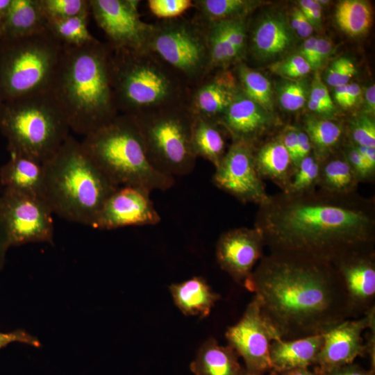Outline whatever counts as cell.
Returning <instances> with one entry per match:
<instances>
[{"label":"cell","instance_id":"obj_1","mask_svg":"<svg viewBox=\"0 0 375 375\" xmlns=\"http://www.w3.org/2000/svg\"><path fill=\"white\" fill-rule=\"evenodd\" d=\"M269 253L306 256L335 264L374 250L375 202L353 192L318 188L270 195L259 206L254 226Z\"/></svg>","mask_w":375,"mask_h":375},{"label":"cell","instance_id":"obj_2","mask_svg":"<svg viewBox=\"0 0 375 375\" xmlns=\"http://www.w3.org/2000/svg\"><path fill=\"white\" fill-rule=\"evenodd\" d=\"M243 286L255 294L263 317L283 340L322 334L352 319L343 283L331 262L269 253Z\"/></svg>","mask_w":375,"mask_h":375},{"label":"cell","instance_id":"obj_3","mask_svg":"<svg viewBox=\"0 0 375 375\" xmlns=\"http://www.w3.org/2000/svg\"><path fill=\"white\" fill-rule=\"evenodd\" d=\"M110 48L97 40L82 47L63 45L48 92L70 130L86 135L116 117L110 76Z\"/></svg>","mask_w":375,"mask_h":375},{"label":"cell","instance_id":"obj_4","mask_svg":"<svg viewBox=\"0 0 375 375\" xmlns=\"http://www.w3.org/2000/svg\"><path fill=\"white\" fill-rule=\"evenodd\" d=\"M43 165L44 198L53 214L69 222L91 226L106 200L118 188L72 135Z\"/></svg>","mask_w":375,"mask_h":375},{"label":"cell","instance_id":"obj_5","mask_svg":"<svg viewBox=\"0 0 375 375\" xmlns=\"http://www.w3.org/2000/svg\"><path fill=\"white\" fill-rule=\"evenodd\" d=\"M110 66L115 103L120 114L137 117L188 103L190 86L147 49L110 48Z\"/></svg>","mask_w":375,"mask_h":375},{"label":"cell","instance_id":"obj_6","mask_svg":"<svg viewBox=\"0 0 375 375\" xmlns=\"http://www.w3.org/2000/svg\"><path fill=\"white\" fill-rule=\"evenodd\" d=\"M89 158L116 186H138L151 192L171 188L175 179L150 163L138 125L119 113L86 135L81 142Z\"/></svg>","mask_w":375,"mask_h":375},{"label":"cell","instance_id":"obj_7","mask_svg":"<svg viewBox=\"0 0 375 375\" xmlns=\"http://www.w3.org/2000/svg\"><path fill=\"white\" fill-rule=\"evenodd\" d=\"M69 130L48 92L0 102V131L10 153L44 163L58 150Z\"/></svg>","mask_w":375,"mask_h":375},{"label":"cell","instance_id":"obj_8","mask_svg":"<svg viewBox=\"0 0 375 375\" xmlns=\"http://www.w3.org/2000/svg\"><path fill=\"white\" fill-rule=\"evenodd\" d=\"M62 49L48 30L0 41V102L47 92Z\"/></svg>","mask_w":375,"mask_h":375},{"label":"cell","instance_id":"obj_9","mask_svg":"<svg viewBox=\"0 0 375 375\" xmlns=\"http://www.w3.org/2000/svg\"><path fill=\"white\" fill-rule=\"evenodd\" d=\"M133 117L147 158L156 169L174 178L193 170L197 158L192 146L194 117L188 103Z\"/></svg>","mask_w":375,"mask_h":375},{"label":"cell","instance_id":"obj_10","mask_svg":"<svg viewBox=\"0 0 375 375\" xmlns=\"http://www.w3.org/2000/svg\"><path fill=\"white\" fill-rule=\"evenodd\" d=\"M145 49L171 67L190 88L211 72L206 25L197 15L152 24Z\"/></svg>","mask_w":375,"mask_h":375},{"label":"cell","instance_id":"obj_11","mask_svg":"<svg viewBox=\"0 0 375 375\" xmlns=\"http://www.w3.org/2000/svg\"><path fill=\"white\" fill-rule=\"evenodd\" d=\"M53 214L43 198L5 188L0 194V224L10 247L51 243Z\"/></svg>","mask_w":375,"mask_h":375},{"label":"cell","instance_id":"obj_12","mask_svg":"<svg viewBox=\"0 0 375 375\" xmlns=\"http://www.w3.org/2000/svg\"><path fill=\"white\" fill-rule=\"evenodd\" d=\"M256 147L243 142H233L212 176L215 185L244 203L258 206L269 198L263 180L256 169Z\"/></svg>","mask_w":375,"mask_h":375},{"label":"cell","instance_id":"obj_13","mask_svg":"<svg viewBox=\"0 0 375 375\" xmlns=\"http://www.w3.org/2000/svg\"><path fill=\"white\" fill-rule=\"evenodd\" d=\"M90 14L113 49L140 50L146 48L152 24L140 16L138 0H89Z\"/></svg>","mask_w":375,"mask_h":375},{"label":"cell","instance_id":"obj_14","mask_svg":"<svg viewBox=\"0 0 375 375\" xmlns=\"http://www.w3.org/2000/svg\"><path fill=\"white\" fill-rule=\"evenodd\" d=\"M228 344L243 359L247 372H272L269 349L279 338L263 317L260 303L254 295L240 319L225 333Z\"/></svg>","mask_w":375,"mask_h":375},{"label":"cell","instance_id":"obj_15","mask_svg":"<svg viewBox=\"0 0 375 375\" xmlns=\"http://www.w3.org/2000/svg\"><path fill=\"white\" fill-rule=\"evenodd\" d=\"M147 189L131 185L118 187L106 200L91 227L112 230L131 226L156 225L160 216Z\"/></svg>","mask_w":375,"mask_h":375},{"label":"cell","instance_id":"obj_16","mask_svg":"<svg viewBox=\"0 0 375 375\" xmlns=\"http://www.w3.org/2000/svg\"><path fill=\"white\" fill-rule=\"evenodd\" d=\"M375 321V309L366 315L346 319L322 333L323 344L314 364L319 374L353 363L364 356L365 346L362 333Z\"/></svg>","mask_w":375,"mask_h":375},{"label":"cell","instance_id":"obj_17","mask_svg":"<svg viewBox=\"0 0 375 375\" xmlns=\"http://www.w3.org/2000/svg\"><path fill=\"white\" fill-rule=\"evenodd\" d=\"M265 247L263 238L255 227L231 229L217 242V261L236 283L244 285L263 257Z\"/></svg>","mask_w":375,"mask_h":375},{"label":"cell","instance_id":"obj_18","mask_svg":"<svg viewBox=\"0 0 375 375\" xmlns=\"http://www.w3.org/2000/svg\"><path fill=\"white\" fill-rule=\"evenodd\" d=\"M333 265L343 283L351 318L374 309L375 250L350 255Z\"/></svg>","mask_w":375,"mask_h":375},{"label":"cell","instance_id":"obj_19","mask_svg":"<svg viewBox=\"0 0 375 375\" xmlns=\"http://www.w3.org/2000/svg\"><path fill=\"white\" fill-rule=\"evenodd\" d=\"M218 123L231 135L233 142H243L255 147L262 138L279 125L272 112L249 99L241 90Z\"/></svg>","mask_w":375,"mask_h":375},{"label":"cell","instance_id":"obj_20","mask_svg":"<svg viewBox=\"0 0 375 375\" xmlns=\"http://www.w3.org/2000/svg\"><path fill=\"white\" fill-rule=\"evenodd\" d=\"M240 92L238 81L230 71H212L191 88L188 106L194 117L218 123Z\"/></svg>","mask_w":375,"mask_h":375},{"label":"cell","instance_id":"obj_21","mask_svg":"<svg viewBox=\"0 0 375 375\" xmlns=\"http://www.w3.org/2000/svg\"><path fill=\"white\" fill-rule=\"evenodd\" d=\"M322 344V334L295 340H272L269 349L272 373L278 374L294 369L312 367Z\"/></svg>","mask_w":375,"mask_h":375},{"label":"cell","instance_id":"obj_22","mask_svg":"<svg viewBox=\"0 0 375 375\" xmlns=\"http://www.w3.org/2000/svg\"><path fill=\"white\" fill-rule=\"evenodd\" d=\"M292 31L283 16L267 15L253 27L249 50L258 60H267L276 56L292 44L294 38Z\"/></svg>","mask_w":375,"mask_h":375},{"label":"cell","instance_id":"obj_23","mask_svg":"<svg viewBox=\"0 0 375 375\" xmlns=\"http://www.w3.org/2000/svg\"><path fill=\"white\" fill-rule=\"evenodd\" d=\"M10 154L9 160L0 169L1 184L5 189L44 199L43 163L24 156Z\"/></svg>","mask_w":375,"mask_h":375},{"label":"cell","instance_id":"obj_24","mask_svg":"<svg viewBox=\"0 0 375 375\" xmlns=\"http://www.w3.org/2000/svg\"><path fill=\"white\" fill-rule=\"evenodd\" d=\"M47 30V19L40 0H12L0 26V41L26 38Z\"/></svg>","mask_w":375,"mask_h":375},{"label":"cell","instance_id":"obj_25","mask_svg":"<svg viewBox=\"0 0 375 375\" xmlns=\"http://www.w3.org/2000/svg\"><path fill=\"white\" fill-rule=\"evenodd\" d=\"M255 163L262 179L274 183L282 192L288 188L295 171L279 135L255 149Z\"/></svg>","mask_w":375,"mask_h":375},{"label":"cell","instance_id":"obj_26","mask_svg":"<svg viewBox=\"0 0 375 375\" xmlns=\"http://www.w3.org/2000/svg\"><path fill=\"white\" fill-rule=\"evenodd\" d=\"M169 290L176 306L186 316L207 317L220 298L199 276L174 283Z\"/></svg>","mask_w":375,"mask_h":375},{"label":"cell","instance_id":"obj_27","mask_svg":"<svg viewBox=\"0 0 375 375\" xmlns=\"http://www.w3.org/2000/svg\"><path fill=\"white\" fill-rule=\"evenodd\" d=\"M190 368L195 375H244L246 370L228 344L220 345L210 338L199 348Z\"/></svg>","mask_w":375,"mask_h":375},{"label":"cell","instance_id":"obj_28","mask_svg":"<svg viewBox=\"0 0 375 375\" xmlns=\"http://www.w3.org/2000/svg\"><path fill=\"white\" fill-rule=\"evenodd\" d=\"M335 152L320 160L317 188L336 194H350L357 192L358 181L342 151Z\"/></svg>","mask_w":375,"mask_h":375},{"label":"cell","instance_id":"obj_29","mask_svg":"<svg viewBox=\"0 0 375 375\" xmlns=\"http://www.w3.org/2000/svg\"><path fill=\"white\" fill-rule=\"evenodd\" d=\"M192 146L197 158L201 157L217 167L226 153L221 125L214 121L194 117Z\"/></svg>","mask_w":375,"mask_h":375},{"label":"cell","instance_id":"obj_30","mask_svg":"<svg viewBox=\"0 0 375 375\" xmlns=\"http://www.w3.org/2000/svg\"><path fill=\"white\" fill-rule=\"evenodd\" d=\"M301 127L310 140L313 153L320 160L335 152L342 139V126L330 119L309 115L303 119Z\"/></svg>","mask_w":375,"mask_h":375},{"label":"cell","instance_id":"obj_31","mask_svg":"<svg viewBox=\"0 0 375 375\" xmlns=\"http://www.w3.org/2000/svg\"><path fill=\"white\" fill-rule=\"evenodd\" d=\"M251 0H194L197 16L204 22L244 19L260 4Z\"/></svg>","mask_w":375,"mask_h":375},{"label":"cell","instance_id":"obj_32","mask_svg":"<svg viewBox=\"0 0 375 375\" xmlns=\"http://www.w3.org/2000/svg\"><path fill=\"white\" fill-rule=\"evenodd\" d=\"M241 92L265 110L272 113L273 92L269 81L260 72L240 62L235 67Z\"/></svg>","mask_w":375,"mask_h":375},{"label":"cell","instance_id":"obj_33","mask_svg":"<svg viewBox=\"0 0 375 375\" xmlns=\"http://www.w3.org/2000/svg\"><path fill=\"white\" fill-rule=\"evenodd\" d=\"M335 21L338 26L351 36L365 34L371 26L372 12L370 5L362 0H344L337 5Z\"/></svg>","mask_w":375,"mask_h":375},{"label":"cell","instance_id":"obj_34","mask_svg":"<svg viewBox=\"0 0 375 375\" xmlns=\"http://www.w3.org/2000/svg\"><path fill=\"white\" fill-rule=\"evenodd\" d=\"M89 15L47 19V29L62 45L82 47L97 40L88 28Z\"/></svg>","mask_w":375,"mask_h":375},{"label":"cell","instance_id":"obj_35","mask_svg":"<svg viewBox=\"0 0 375 375\" xmlns=\"http://www.w3.org/2000/svg\"><path fill=\"white\" fill-rule=\"evenodd\" d=\"M320 160L312 151L301 160L288 188L283 192L297 194L315 190L317 187Z\"/></svg>","mask_w":375,"mask_h":375},{"label":"cell","instance_id":"obj_36","mask_svg":"<svg viewBox=\"0 0 375 375\" xmlns=\"http://www.w3.org/2000/svg\"><path fill=\"white\" fill-rule=\"evenodd\" d=\"M40 3L47 19L90 14L89 0H40Z\"/></svg>","mask_w":375,"mask_h":375},{"label":"cell","instance_id":"obj_37","mask_svg":"<svg viewBox=\"0 0 375 375\" xmlns=\"http://www.w3.org/2000/svg\"><path fill=\"white\" fill-rule=\"evenodd\" d=\"M351 142L375 149V122L372 116L360 114L349 123Z\"/></svg>","mask_w":375,"mask_h":375},{"label":"cell","instance_id":"obj_38","mask_svg":"<svg viewBox=\"0 0 375 375\" xmlns=\"http://www.w3.org/2000/svg\"><path fill=\"white\" fill-rule=\"evenodd\" d=\"M308 97V88L300 81H290L281 85L279 90V101L288 111H297L301 108Z\"/></svg>","mask_w":375,"mask_h":375},{"label":"cell","instance_id":"obj_39","mask_svg":"<svg viewBox=\"0 0 375 375\" xmlns=\"http://www.w3.org/2000/svg\"><path fill=\"white\" fill-rule=\"evenodd\" d=\"M147 5L151 13L161 20L181 17L194 7L192 0H149Z\"/></svg>","mask_w":375,"mask_h":375},{"label":"cell","instance_id":"obj_40","mask_svg":"<svg viewBox=\"0 0 375 375\" xmlns=\"http://www.w3.org/2000/svg\"><path fill=\"white\" fill-rule=\"evenodd\" d=\"M356 72V67L351 59L340 57L330 65L325 79L329 85L335 88L348 84Z\"/></svg>","mask_w":375,"mask_h":375},{"label":"cell","instance_id":"obj_41","mask_svg":"<svg viewBox=\"0 0 375 375\" xmlns=\"http://www.w3.org/2000/svg\"><path fill=\"white\" fill-rule=\"evenodd\" d=\"M342 151L358 183L372 181L374 179L375 170L369 166L353 144L349 142Z\"/></svg>","mask_w":375,"mask_h":375},{"label":"cell","instance_id":"obj_42","mask_svg":"<svg viewBox=\"0 0 375 375\" xmlns=\"http://www.w3.org/2000/svg\"><path fill=\"white\" fill-rule=\"evenodd\" d=\"M270 69L283 77L297 78L308 74L312 69L308 62L297 54L272 65Z\"/></svg>","mask_w":375,"mask_h":375},{"label":"cell","instance_id":"obj_43","mask_svg":"<svg viewBox=\"0 0 375 375\" xmlns=\"http://www.w3.org/2000/svg\"><path fill=\"white\" fill-rule=\"evenodd\" d=\"M308 97L323 105L335 115L336 109L335 108L334 103L326 85L322 81L319 72L315 74Z\"/></svg>","mask_w":375,"mask_h":375},{"label":"cell","instance_id":"obj_44","mask_svg":"<svg viewBox=\"0 0 375 375\" xmlns=\"http://www.w3.org/2000/svg\"><path fill=\"white\" fill-rule=\"evenodd\" d=\"M278 135L284 147L289 153L296 169L299 165L297 126L287 125Z\"/></svg>","mask_w":375,"mask_h":375},{"label":"cell","instance_id":"obj_45","mask_svg":"<svg viewBox=\"0 0 375 375\" xmlns=\"http://www.w3.org/2000/svg\"><path fill=\"white\" fill-rule=\"evenodd\" d=\"M290 27L299 36L308 38L313 32V27L299 8H294L291 15Z\"/></svg>","mask_w":375,"mask_h":375},{"label":"cell","instance_id":"obj_46","mask_svg":"<svg viewBox=\"0 0 375 375\" xmlns=\"http://www.w3.org/2000/svg\"><path fill=\"white\" fill-rule=\"evenodd\" d=\"M12 342H20L36 347L40 346V342L35 337L24 331L17 330L9 333L0 332V348Z\"/></svg>","mask_w":375,"mask_h":375},{"label":"cell","instance_id":"obj_47","mask_svg":"<svg viewBox=\"0 0 375 375\" xmlns=\"http://www.w3.org/2000/svg\"><path fill=\"white\" fill-rule=\"evenodd\" d=\"M299 9L313 28H319L322 23V6L315 0L299 1Z\"/></svg>","mask_w":375,"mask_h":375},{"label":"cell","instance_id":"obj_48","mask_svg":"<svg viewBox=\"0 0 375 375\" xmlns=\"http://www.w3.org/2000/svg\"><path fill=\"white\" fill-rule=\"evenodd\" d=\"M317 38L310 37L303 42L300 55L308 62L311 69H318L317 60Z\"/></svg>","mask_w":375,"mask_h":375},{"label":"cell","instance_id":"obj_49","mask_svg":"<svg viewBox=\"0 0 375 375\" xmlns=\"http://www.w3.org/2000/svg\"><path fill=\"white\" fill-rule=\"evenodd\" d=\"M319 374V373H318ZM375 372L365 369L358 365L351 363L342 367L320 373V375H374Z\"/></svg>","mask_w":375,"mask_h":375},{"label":"cell","instance_id":"obj_50","mask_svg":"<svg viewBox=\"0 0 375 375\" xmlns=\"http://www.w3.org/2000/svg\"><path fill=\"white\" fill-rule=\"evenodd\" d=\"M298 138V160L299 164L302 159L309 156L312 152V147L310 140L302 128L301 126H297Z\"/></svg>","mask_w":375,"mask_h":375},{"label":"cell","instance_id":"obj_51","mask_svg":"<svg viewBox=\"0 0 375 375\" xmlns=\"http://www.w3.org/2000/svg\"><path fill=\"white\" fill-rule=\"evenodd\" d=\"M333 49V46L331 40L324 38H317V60L318 69L331 55Z\"/></svg>","mask_w":375,"mask_h":375},{"label":"cell","instance_id":"obj_52","mask_svg":"<svg viewBox=\"0 0 375 375\" xmlns=\"http://www.w3.org/2000/svg\"><path fill=\"white\" fill-rule=\"evenodd\" d=\"M368 329L367 341L365 343V353L370 360V370L375 372V321L367 328Z\"/></svg>","mask_w":375,"mask_h":375},{"label":"cell","instance_id":"obj_53","mask_svg":"<svg viewBox=\"0 0 375 375\" xmlns=\"http://www.w3.org/2000/svg\"><path fill=\"white\" fill-rule=\"evenodd\" d=\"M361 92L358 84L349 83L347 85V96L344 108H351L356 105L360 99Z\"/></svg>","mask_w":375,"mask_h":375},{"label":"cell","instance_id":"obj_54","mask_svg":"<svg viewBox=\"0 0 375 375\" xmlns=\"http://www.w3.org/2000/svg\"><path fill=\"white\" fill-rule=\"evenodd\" d=\"M364 112L374 117L375 113V86L370 85L365 91L364 96Z\"/></svg>","mask_w":375,"mask_h":375},{"label":"cell","instance_id":"obj_55","mask_svg":"<svg viewBox=\"0 0 375 375\" xmlns=\"http://www.w3.org/2000/svg\"><path fill=\"white\" fill-rule=\"evenodd\" d=\"M354 146L366 160L369 166L375 170V149L356 144Z\"/></svg>","mask_w":375,"mask_h":375},{"label":"cell","instance_id":"obj_56","mask_svg":"<svg viewBox=\"0 0 375 375\" xmlns=\"http://www.w3.org/2000/svg\"><path fill=\"white\" fill-rule=\"evenodd\" d=\"M10 247L6 235L0 224V270L3 267L6 255Z\"/></svg>","mask_w":375,"mask_h":375},{"label":"cell","instance_id":"obj_57","mask_svg":"<svg viewBox=\"0 0 375 375\" xmlns=\"http://www.w3.org/2000/svg\"><path fill=\"white\" fill-rule=\"evenodd\" d=\"M347 85L335 87L334 90V99L338 104L343 108L347 96Z\"/></svg>","mask_w":375,"mask_h":375},{"label":"cell","instance_id":"obj_58","mask_svg":"<svg viewBox=\"0 0 375 375\" xmlns=\"http://www.w3.org/2000/svg\"><path fill=\"white\" fill-rule=\"evenodd\" d=\"M277 375H320L316 372L311 371L308 368H298L284 372Z\"/></svg>","mask_w":375,"mask_h":375},{"label":"cell","instance_id":"obj_59","mask_svg":"<svg viewBox=\"0 0 375 375\" xmlns=\"http://www.w3.org/2000/svg\"><path fill=\"white\" fill-rule=\"evenodd\" d=\"M11 1L12 0H0V26L3 22L8 14Z\"/></svg>","mask_w":375,"mask_h":375},{"label":"cell","instance_id":"obj_60","mask_svg":"<svg viewBox=\"0 0 375 375\" xmlns=\"http://www.w3.org/2000/svg\"><path fill=\"white\" fill-rule=\"evenodd\" d=\"M244 375H265V374H253V373H249V372H245ZM269 375H274L273 373H270Z\"/></svg>","mask_w":375,"mask_h":375},{"label":"cell","instance_id":"obj_61","mask_svg":"<svg viewBox=\"0 0 375 375\" xmlns=\"http://www.w3.org/2000/svg\"><path fill=\"white\" fill-rule=\"evenodd\" d=\"M273 374H274V375H277V374H274V373H273Z\"/></svg>","mask_w":375,"mask_h":375},{"label":"cell","instance_id":"obj_62","mask_svg":"<svg viewBox=\"0 0 375 375\" xmlns=\"http://www.w3.org/2000/svg\"><path fill=\"white\" fill-rule=\"evenodd\" d=\"M1 349V348H0Z\"/></svg>","mask_w":375,"mask_h":375}]
</instances>
